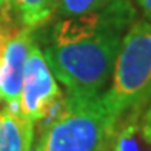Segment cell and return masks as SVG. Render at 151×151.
Wrapping results in <instances>:
<instances>
[{
  "mask_svg": "<svg viewBox=\"0 0 151 151\" xmlns=\"http://www.w3.org/2000/svg\"><path fill=\"white\" fill-rule=\"evenodd\" d=\"M137 20L131 0L60 19L51 29L43 56L68 96L96 97L113 76L122 37Z\"/></svg>",
  "mask_w": 151,
  "mask_h": 151,
  "instance_id": "cell-1",
  "label": "cell"
},
{
  "mask_svg": "<svg viewBox=\"0 0 151 151\" xmlns=\"http://www.w3.org/2000/svg\"><path fill=\"white\" fill-rule=\"evenodd\" d=\"M117 120L108 111L104 97L68 96L59 113L48 119L36 151H106Z\"/></svg>",
  "mask_w": 151,
  "mask_h": 151,
  "instance_id": "cell-2",
  "label": "cell"
},
{
  "mask_svg": "<svg viewBox=\"0 0 151 151\" xmlns=\"http://www.w3.org/2000/svg\"><path fill=\"white\" fill-rule=\"evenodd\" d=\"M116 120L151 102V23L137 19L122 37L111 80L102 93Z\"/></svg>",
  "mask_w": 151,
  "mask_h": 151,
  "instance_id": "cell-3",
  "label": "cell"
},
{
  "mask_svg": "<svg viewBox=\"0 0 151 151\" xmlns=\"http://www.w3.org/2000/svg\"><path fill=\"white\" fill-rule=\"evenodd\" d=\"M63 96L57 85L43 51L34 42L25 65L19 113L32 123L45 120L54 108L63 104Z\"/></svg>",
  "mask_w": 151,
  "mask_h": 151,
  "instance_id": "cell-4",
  "label": "cell"
},
{
  "mask_svg": "<svg viewBox=\"0 0 151 151\" xmlns=\"http://www.w3.org/2000/svg\"><path fill=\"white\" fill-rule=\"evenodd\" d=\"M32 43L34 39L31 36V29L28 28L11 34L3 57L0 60V94L6 106L12 111H19L25 65Z\"/></svg>",
  "mask_w": 151,
  "mask_h": 151,
  "instance_id": "cell-5",
  "label": "cell"
},
{
  "mask_svg": "<svg viewBox=\"0 0 151 151\" xmlns=\"http://www.w3.org/2000/svg\"><path fill=\"white\" fill-rule=\"evenodd\" d=\"M106 151H151V104L117 122Z\"/></svg>",
  "mask_w": 151,
  "mask_h": 151,
  "instance_id": "cell-6",
  "label": "cell"
},
{
  "mask_svg": "<svg viewBox=\"0 0 151 151\" xmlns=\"http://www.w3.org/2000/svg\"><path fill=\"white\" fill-rule=\"evenodd\" d=\"M34 123L11 108H0V151H31Z\"/></svg>",
  "mask_w": 151,
  "mask_h": 151,
  "instance_id": "cell-7",
  "label": "cell"
},
{
  "mask_svg": "<svg viewBox=\"0 0 151 151\" xmlns=\"http://www.w3.org/2000/svg\"><path fill=\"white\" fill-rule=\"evenodd\" d=\"M23 28L36 29L45 25L59 9L60 0H9Z\"/></svg>",
  "mask_w": 151,
  "mask_h": 151,
  "instance_id": "cell-8",
  "label": "cell"
},
{
  "mask_svg": "<svg viewBox=\"0 0 151 151\" xmlns=\"http://www.w3.org/2000/svg\"><path fill=\"white\" fill-rule=\"evenodd\" d=\"M116 0H60L59 12L63 17L68 16H79L90 11H96L108 3H113Z\"/></svg>",
  "mask_w": 151,
  "mask_h": 151,
  "instance_id": "cell-9",
  "label": "cell"
},
{
  "mask_svg": "<svg viewBox=\"0 0 151 151\" xmlns=\"http://www.w3.org/2000/svg\"><path fill=\"white\" fill-rule=\"evenodd\" d=\"M12 5L9 0H0V26H8L12 20Z\"/></svg>",
  "mask_w": 151,
  "mask_h": 151,
  "instance_id": "cell-10",
  "label": "cell"
},
{
  "mask_svg": "<svg viewBox=\"0 0 151 151\" xmlns=\"http://www.w3.org/2000/svg\"><path fill=\"white\" fill-rule=\"evenodd\" d=\"M136 6L140 9L145 20L151 23V0H136Z\"/></svg>",
  "mask_w": 151,
  "mask_h": 151,
  "instance_id": "cell-11",
  "label": "cell"
},
{
  "mask_svg": "<svg viewBox=\"0 0 151 151\" xmlns=\"http://www.w3.org/2000/svg\"><path fill=\"white\" fill-rule=\"evenodd\" d=\"M11 34L5 26H0V60L3 57V52H5V48H6V43H8V39L11 37Z\"/></svg>",
  "mask_w": 151,
  "mask_h": 151,
  "instance_id": "cell-12",
  "label": "cell"
},
{
  "mask_svg": "<svg viewBox=\"0 0 151 151\" xmlns=\"http://www.w3.org/2000/svg\"><path fill=\"white\" fill-rule=\"evenodd\" d=\"M2 104H3V99H2V94H0V108H2Z\"/></svg>",
  "mask_w": 151,
  "mask_h": 151,
  "instance_id": "cell-13",
  "label": "cell"
}]
</instances>
